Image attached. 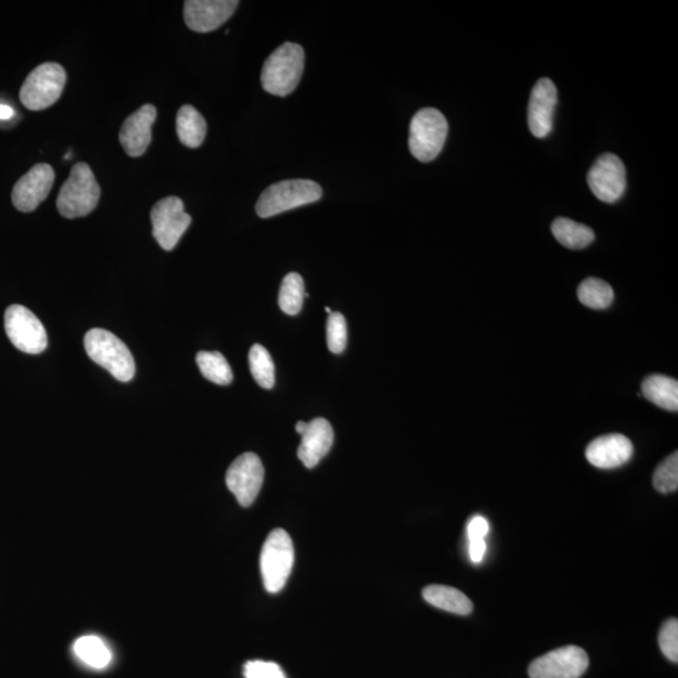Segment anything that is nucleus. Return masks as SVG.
Masks as SVG:
<instances>
[{"instance_id": "f257e3e1", "label": "nucleus", "mask_w": 678, "mask_h": 678, "mask_svg": "<svg viewBox=\"0 0 678 678\" xmlns=\"http://www.w3.org/2000/svg\"><path fill=\"white\" fill-rule=\"evenodd\" d=\"M304 51L297 43H284L265 61L262 85L274 96H288L296 90L304 71Z\"/></svg>"}, {"instance_id": "f03ea898", "label": "nucleus", "mask_w": 678, "mask_h": 678, "mask_svg": "<svg viewBox=\"0 0 678 678\" xmlns=\"http://www.w3.org/2000/svg\"><path fill=\"white\" fill-rule=\"evenodd\" d=\"M87 355L105 368L116 380L129 382L134 378L136 366L129 348L115 334L93 328L85 336Z\"/></svg>"}, {"instance_id": "7ed1b4c3", "label": "nucleus", "mask_w": 678, "mask_h": 678, "mask_svg": "<svg viewBox=\"0 0 678 678\" xmlns=\"http://www.w3.org/2000/svg\"><path fill=\"white\" fill-rule=\"evenodd\" d=\"M101 189L91 167L80 162L71 171L57 199V209L67 219L91 214L100 201Z\"/></svg>"}, {"instance_id": "20e7f679", "label": "nucleus", "mask_w": 678, "mask_h": 678, "mask_svg": "<svg viewBox=\"0 0 678 678\" xmlns=\"http://www.w3.org/2000/svg\"><path fill=\"white\" fill-rule=\"evenodd\" d=\"M321 198L322 188L312 180H284L263 191L255 210L260 218L267 219L299 206L316 203Z\"/></svg>"}, {"instance_id": "39448f33", "label": "nucleus", "mask_w": 678, "mask_h": 678, "mask_svg": "<svg viewBox=\"0 0 678 678\" xmlns=\"http://www.w3.org/2000/svg\"><path fill=\"white\" fill-rule=\"evenodd\" d=\"M294 564L292 538L284 529H274L268 535L260 554V571L269 593L282 591L291 576Z\"/></svg>"}, {"instance_id": "423d86ee", "label": "nucleus", "mask_w": 678, "mask_h": 678, "mask_svg": "<svg viewBox=\"0 0 678 678\" xmlns=\"http://www.w3.org/2000/svg\"><path fill=\"white\" fill-rule=\"evenodd\" d=\"M449 124L436 108H422L410 125L409 147L412 156L421 162H430L440 155L445 145Z\"/></svg>"}, {"instance_id": "0eeeda50", "label": "nucleus", "mask_w": 678, "mask_h": 678, "mask_svg": "<svg viewBox=\"0 0 678 678\" xmlns=\"http://www.w3.org/2000/svg\"><path fill=\"white\" fill-rule=\"evenodd\" d=\"M65 70L58 63H43L29 73L21 88V102L31 111H41L60 100L66 86Z\"/></svg>"}, {"instance_id": "6e6552de", "label": "nucleus", "mask_w": 678, "mask_h": 678, "mask_svg": "<svg viewBox=\"0 0 678 678\" xmlns=\"http://www.w3.org/2000/svg\"><path fill=\"white\" fill-rule=\"evenodd\" d=\"M4 326L13 346L28 355L46 351L48 338L46 328L28 308L13 304L4 314Z\"/></svg>"}, {"instance_id": "1a4fd4ad", "label": "nucleus", "mask_w": 678, "mask_h": 678, "mask_svg": "<svg viewBox=\"0 0 678 678\" xmlns=\"http://www.w3.org/2000/svg\"><path fill=\"white\" fill-rule=\"evenodd\" d=\"M152 235L167 252L178 245L191 224V216L185 213L183 200L169 196L156 203L151 211Z\"/></svg>"}, {"instance_id": "9d476101", "label": "nucleus", "mask_w": 678, "mask_h": 678, "mask_svg": "<svg viewBox=\"0 0 678 678\" xmlns=\"http://www.w3.org/2000/svg\"><path fill=\"white\" fill-rule=\"evenodd\" d=\"M226 486L244 508L252 505L262 489L264 466L253 452H245L226 471Z\"/></svg>"}, {"instance_id": "9b49d317", "label": "nucleus", "mask_w": 678, "mask_h": 678, "mask_svg": "<svg viewBox=\"0 0 678 678\" xmlns=\"http://www.w3.org/2000/svg\"><path fill=\"white\" fill-rule=\"evenodd\" d=\"M589 658L581 647L567 646L545 653L529 666L530 678H581Z\"/></svg>"}, {"instance_id": "f8f14e48", "label": "nucleus", "mask_w": 678, "mask_h": 678, "mask_svg": "<svg viewBox=\"0 0 678 678\" xmlns=\"http://www.w3.org/2000/svg\"><path fill=\"white\" fill-rule=\"evenodd\" d=\"M587 181L599 200L607 204L616 203L626 191L625 164L614 154L599 156L589 170Z\"/></svg>"}, {"instance_id": "ddd939ff", "label": "nucleus", "mask_w": 678, "mask_h": 678, "mask_svg": "<svg viewBox=\"0 0 678 678\" xmlns=\"http://www.w3.org/2000/svg\"><path fill=\"white\" fill-rule=\"evenodd\" d=\"M54 183L52 166L38 164L14 185L12 193L13 205L23 213H31L39 204L47 199Z\"/></svg>"}, {"instance_id": "4468645a", "label": "nucleus", "mask_w": 678, "mask_h": 678, "mask_svg": "<svg viewBox=\"0 0 678 678\" xmlns=\"http://www.w3.org/2000/svg\"><path fill=\"white\" fill-rule=\"evenodd\" d=\"M238 6L235 0H189L184 7L186 26L194 32H213L232 18Z\"/></svg>"}, {"instance_id": "2eb2a0df", "label": "nucleus", "mask_w": 678, "mask_h": 678, "mask_svg": "<svg viewBox=\"0 0 678 678\" xmlns=\"http://www.w3.org/2000/svg\"><path fill=\"white\" fill-rule=\"evenodd\" d=\"M557 103L558 91L552 80L542 78L535 83L529 101L528 125L530 132L537 139H544L552 132Z\"/></svg>"}, {"instance_id": "dca6fc26", "label": "nucleus", "mask_w": 678, "mask_h": 678, "mask_svg": "<svg viewBox=\"0 0 678 678\" xmlns=\"http://www.w3.org/2000/svg\"><path fill=\"white\" fill-rule=\"evenodd\" d=\"M156 116L155 106L144 105L127 117L120 131V142L127 155L139 157L145 154L151 144V129Z\"/></svg>"}, {"instance_id": "f3484780", "label": "nucleus", "mask_w": 678, "mask_h": 678, "mask_svg": "<svg viewBox=\"0 0 678 678\" xmlns=\"http://www.w3.org/2000/svg\"><path fill=\"white\" fill-rule=\"evenodd\" d=\"M586 456L598 469H616L632 459L633 445L628 437L611 434L598 437L588 445Z\"/></svg>"}, {"instance_id": "a211bd4d", "label": "nucleus", "mask_w": 678, "mask_h": 678, "mask_svg": "<svg viewBox=\"0 0 678 678\" xmlns=\"http://www.w3.org/2000/svg\"><path fill=\"white\" fill-rule=\"evenodd\" d=\"M334 440L332 425L323 417L308 422L298 447V458L308 469L316 468L324 456L331 450Z\"/></svg>"}, {"instance_id": "6ab92c4d", "label": "nucleus", "mask_w": 678, "mask_h": 678, "mask_svg": "<svg viewBox=\"0 0 678 678\" xmlns=\"http://www.w3.org/2000/svg\"><path fill=\"white\" fill-rule=\"evenodd\" d=\"M425 601L442 611L468 616L473 612V602L459 589L432 584L422 591Z\"/></svg>"}, {"instance_id": "aec40b11", "label": "nucleus", "mask_w": 678, "mask_h": 678, "mask_svg": "<svg viewBox=\"0 0 678 678\" xmlns=\"http://www.w3.org/2000/svg\"><path fill=\"white\" fill-rule=\"evenodd\" d=\"M642 393L660 409L678 411V382L671 377L652 375L642 382Z\"/></svg>"}, {"instance_id": "412c9836", "label": "nucleus", "mask_w": 678, "mask_h": 678, "mask_svg": "<svg viewBox=\"0 0 678 678\" xmlns=\"http://www.w3.org/2000/svg\"><path fill=\"white\" fill-rule=\"evenodd\" d=\"M176 131L181 144L196 149L203 144L208 126L203 115L195 107L185 105L180 108L176 117Z\"/></svg>"}, {"instance_id": "4be33fe9", "label": "nucleus", "mask_w": 678, "mask_h": 678, "mask_svg": "<svg viewBox=\"0 0 678 678\" xmlns=\"http://www.w3.org/2000/svg\"><path fill=\"white\" fill-rule=\"evenodd\" d=\"M552 233L555 239L568 249L587 248L594 240V232L589 226L567 218L555 219L552 224Z\"/></svg>"}, {"instance_id": "5701e85b", "label": "nucleus", "mask_w": 678, "mask_h": 678, "mask_svg": "<svg viewBox=\"0 0 678 678\" xmlns=\"http://www.w3.org/2000/svg\"><path fill=\"white\" fill-rule=\"evenodd\" d=\"M78 660L96 670H103L112 661V653L105 642L97 636H83L73 645Z\"/></svg>"}, {"instance_id": "b1692460", "label": "nucleus", "mask_w": 678, "mask_h": 678, "mask_svg": "<svg viewBox=\"0 0 678 678\" xmlns=\"http://www.w3.org/2000/svg\"><path fill=\"white\" fill-rule=\"evenodd\" d=\"M196 363L206 380L220 386H228L232 383V368L220 352H199L196 356Z\"/></svg>"}, {"instance_id": "393cba45", "label": "nucleus", "mask_w": 678, "mask_h": 678, "mask_svg": "<svg viewBox=\"0 0 678 678\" xmlns=\"http://www.w3.org/2000/svg\"><path fill=\"white\" fill-rule=\"evenodd\" d=\"M578 298L584 306L592 309H606L613 303V288L598 278H588L578 287Z\"/></svg>"}, {"instance_id": "a878e982", "label": "nucleus", "mask_w": 678, "mask_h": 678, "mask_svg": "<svg viewBox=\"0 0 678 678\" xmlns=\"http://www.w3.org/2000/svg\"><path fill=\"white\" fill-rule=\"evenodd\" d=\"M304 297H306V292H304V280L301 275L297 273L286 275L279 292L280 309L288 316H296L301 312Z\"/></svg>"}, {"instance_id": "bb28decb", "label": "nucleus", "mask_w": 678, "mask_h": 678, "mask_svg": "<svg viewBox=\"0 0 678 678\" xmlns=\"http://www.w3.org/2000/svg\"><path fill=\"white\" fill-rule=\"evenodd\" d=\"M249 366L259 386L270 390L275 383V367L270 353L263 346L254 345L249 353Z\"/></svg>"}, {"instance_id": "cd10ccee", "label": "nucleus", "mask_w": 678, "mask_h": 678, "mask_svg": "<svg viewBox=\"0 0 678 678\" xmlns=\"http://www.w3.org/2000/svg\"><path fill=\"white\" fill-rule=\"evenodd\" d=\"M653 486L662 494H670L678 488V454L673 452L657 466L653 474Z\"/></svg>"}, {"instance_id": "c85d7f7f", "label": "nucleus", "mask_w": 678, "mask_h": 678, "mask_svg": "<svg viewBox=\"0 0 678 678\" xmlns=\"http://www.w3.org/2000/svg\"><path fill=\"white\" fill-rule=\"evenodd\" d=\"M327 345L332 353H342L347 346V323L341 313H331L327 321Z\"/></svg>"}, {"instance_id": "c756f323", "label": "nucleus", "mask_w": 678, "mask_h": 678, "mask_svg": "<svg viewBox=\"0 0 678 678\" xmlns=\"http://www.w3.org/2000/svg\"><path fill=\"white\" fill-rule=\"evenodd\" d=\"M658 645L668 660L675 663L678 661V621L676 618L668 619L663 623L660 635H658Z\"/></svg>"}, {"instance_id": "7c9ffc66", "label": "nucleus", "mask_w": 678, "mask_h": 678, "mask_svg": "<svg viewBox=\"0 0 678 678\" xmlns=\"http://www.w3.org/2000/svg\"><path fill=\"white\" fill-rule=\"evenodd\" d=\"M245 678H287L277 663L268 661H249L244 666Z\"/></svg>"}, {"instance_id": "2f4dec72", "label": "nucleus", "mask_w": 678, "mask_h": 678, "mask_svg": "<svg viewBox=\"0 0 678 678\" xmlns=\"http://www.w3.org/2000/svg\"><path fill=\"white\" fill-rule=\"evenodd\" d=\"M489 532V524L483 517H474L471 519L468 527V535L470 540L484 539Z\"/></svg>"}, {"instance_id": "473e14b6", "label": "nucleus", "mask_w": 678, "mask_h": 678, "mask_svg": "<svg viewBox=\"0 0 678 678\" xmlns=\"http://www.w3.org/2000/svg\"><path fill=\"white\" fill-rule=\"evenodd\" d=\"M486 550L484 539L470 540V558L474 563H480L483 560Z\"/></svg>"}, {"instance_id": "72a5a7b5", "label": "nucleus", "mask_w": 678, "mask_h": 678, "mask_svg": "<svg viewBox=\"0 0 678 678\" xmlns=\"http://www.w3.org/2000/svg\"><path fill=\"white\" fill-rule=\"evenodd\" d=\"M14 115H16V111L13 107L0 103V121L12 120Z\"/></svg>"}, {"instance_id": "f704fd0d", "label": "nucleus", "mask_w": 678, "mask_h": 678, "mask_svg": "<svg viewBox=\"0 0 678 678\" xmlns=\"http://www.w3.org/2000/svg\"><path fill=\"white\" fill-rule=\"evenodd\" d=\"M307 427H308V422L299 421V422H297V425H296V431L298 432L299 435L302 436L304 434V432H306Z\"/></svg>"}, {"instance_id": "c9c22d12", "label": "nucleus", "mask_w": 678, "mask_h": 678, "mask_svg": "<svg viewBox=\"0 0 678 678\" xmlns=\"http://www.w3.org/2000/svg\"><path fill=\"white\" fill-rule=\"evenodd\" d=\"M326 312L329 313V314L333 313V312L331 311V308H329V307H326Z\"/></svg>"}]
</instances>
